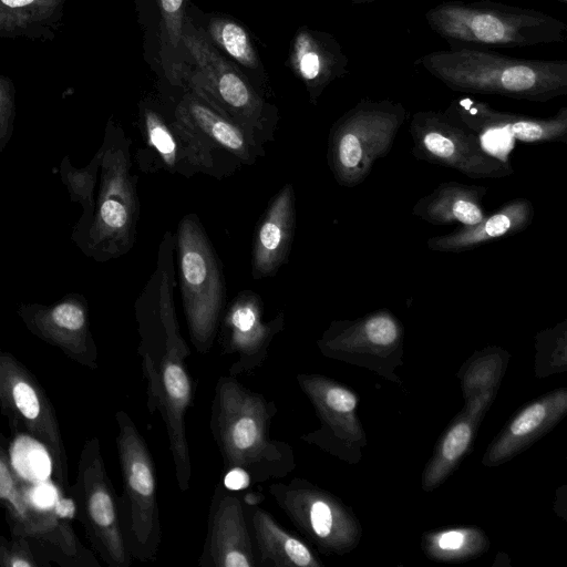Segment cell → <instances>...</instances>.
I'll list each match as a JSON object with an SVG mask.
<instances>
[{
  "label": "cell",
  "mask_w": 567,
  "mask_h": 567,
  "mask_svg": "<svg viewBox=\"0 0 567 567\" xmlns=\"http://www.w3.org/2000/svg\"><path fill=\"white\" fill-rule=\"evenodd\" d=\"M175 236L166 231L155 269L135 301V319L146 382V408L165 426L179 491L190 487L192 460L186 436V413L194 405V381L186 359L190 349L183 338L174 302Z\"/></svg>",
  "instance_id": "1"
},
{
  "label": "cell",
  "mask_w": 567,
  "mask_h": 567,
  "mask_svg": "<svg viewBox=\"0 0 567 567\" xmlns=\"http://www.w3.org/2000/svg\"><path fill=\"white\" fill-rule=\"evenodd\" d=\"M278 408L234 375L218 378L210 408L209 429L224 473L240 472L250 484L285 478L296 468L291 445L271 436Z\"/></svg>",
  "instance_id": "2"
},
{
  "label": "cell",
  "mask_w": 567,
  "mask_h": 567,
  "mask_svg": "<svg viewBox=\"0 0 567 567\" xmlns=\"http://www.w3.org/2000/svg\"><path fill=\"white\" fill-rule=\"evenodd\" d=\"M415 64L449 89L530 102L567 94V62L513 58L488 49L458 48L421 55Z\"/></svg>",
  "instance_id": "3"
},
{
  "label": "cell",
  "mask_w": 567,
  "mask_h": 567,
  "mask_svg": "<svg viewBox=\"0 0 567 567\" xmlns=\"http://www.w3.org/2000/svg\"><path fill=\"white\" fill-rule=\"evenodd\" d=\"M425 20L452 48H524L561 43L567 35L558 18L489 0L442 2L427 10Z\"/></svg>",
  "instance_id": "4"
},
{
  "label": "cell",
  "mask_w": 567,
  "mask_h": 567,
  "mask_svg": "<svg viewBox=\"0 0 567 567\" xmlns=\"http://www.w3.org/2000/svg\"><path fill=\"white\" fill-rule=\"evenodd\" d=\"M131 145L122 127L110 120L100 146L94 215L85 237L76 246L97 262L126 255L136 241L141 204Z\"/></svg>",
  "instance_id": "5"
},
{
  "label": "cell",
  "mask_w": 567,
  "mask_h": 567,
  "mask_svg": "<svg viewBox=\"0 0 567 567\" xmlns=\"http://www.w3.org/2000/svg\"><path fill=\"white\" fill-rule=\"evenodd\" d=\"M178 281L192 344L199 354L210 351L226 300L223 266L199 217L185 215L175 234Z\"/></svg>",
  "instance_id": "6"
},
{
  "label": "cell",
  "mask_w": 567,
  "mask_h": 567,
  "mask_svg": "<svg viewBox=\"0 0 567 567\" xmlns=\"http://www.w3.org/2000/svg\"><path fill=\"white\" fill-rule=\"evenodd\" d=\"M115 421L118 429L115 443L123 482L118 509L125 545L133 559L154 561L162 543L155 463L147 442L130 414L118 410Z\"/></svg>",
  "instance_id": "7"
},
{
  "label": "cell",
  "mask_w": 567,
  "mask_h": 567,
  "mask_svg": "<svg viewBox=\"0 0 567 567\" xmlns=\"http://www.w3.org/2000/svg\"><path fill=\"white\" fill-rule=\"evenodd\" d=\"M406 116L404 105L389 99H361L341 115L331 126L327 151L336 182L350 188L363 183L391 151Z\"/></svg>",
  "instance_id": "8"
},
{
  "label": "cell",
  "mask_w": 567,
  "mask_h": 567,
  "mask_svg": "<svg viewBox=\"0 0 567 567\" xmlns=\"http://www.w3.org/2000/svg\"><path fill=\"white\" fill-rule=\"evenodd\" d=\"M182 43L196 68L190 78L192 91L261 145L272 141L275 120L261 97L186 17Z\"/></svg>",
  "instance_id": "9"
},
{
  "label": "cell",
  "mask_w": 567,
  "mask_h": 567,
  "mask_svg": "<svg viewBox=\"0 0 567 567\" xmlns=\"http://www.w3.org/2000/svg\"><path fill=\"white\" fill-rule=\"evenodd\" d=\"M70 493L100 558L110 567H130L133 558L122 533L118 496L107 475L97 436L86 440L82 447Z\"/></svg>",
  "instance_id": "10"
},
{
  "label": "cell",
  "mask_w": 567,
  "mask_h": 567,
  "mask_svg": "<svg viewBox=\"0 0 567 567\" xmlns=\"http://www.w3.org/2000/svg\"><path fill=\"white\" fill-rule=\"evenodd\" d=\"M141 130L144 147L136 150L135 158L143 173L164 171L186 178L196 174L223 178L240 166L213 151L174 114L167 120L156 109L145 105Z\"/></svg>",
  "instance_id": "11"
},
{
  "label": "cell",
  "mask_w": 567,
  "mask_h": 567,
  "mask_svg": "<svg viewBox=\"0 0 567 567\" xmlns=\"http://www.w3.org/2000/svg\"><path fill=\"white\" fill-rule=\"evenodd\" d=\"M409 132L412 154L417 159L456 169L474 179L514 174L509 162L489 154L475 132L445 111L415 112Z\"/></svg>",
  "instance_id": "12"
},
{
  "label": "cell",
  "mask_w": 567,
  "mask_h": 567,
  "mask_svg": "<svg viewBox=\"0 0 567 567\" xmlns=\"http://www.w3.org/2000/svg\"><path fill=\"white\" fill-rule=\"evenodd\" d=\"M0 406L12 429L41 442L53 462L56 481L70 492L68 460L56 414L44 389L12 353L0 348Z\"/></svg>",
  "instance_id": "13"
},
{
  "label": "cell",
  "mask_w": 567,
  "mask_h": 567,
  "mask_svg": "<svg viewBox=\"0 0 567 567\" xmlns=\"http://www.w3.org/2000/svg\"><path fill=\"white\" fill-rule=\"evenodd\" d=\"M268 492L292 525L319 550L343 553L352 544L351 517L330 493L301 477L271 483Z\"/></svg>",
  "instance_id": "14"
},
{
  "label": "cell",
  "mask_w": 567,
  "mask_h": 567,
  "mask_svg": "<svg viewBox=\"0 0 567 567\" xmlns=\"http://www.w3.org/2000/svg\"><path fill=\"white\" fill-rule=\"evenodd\" d=\"M261 297L243 290L225 307L219 322V343L223 354L236 355L228 372L237 377L252 373L268 357L274 338L284 330L285 315L278 312L265 321Z\"/></svg>",
  "instance_id": "15"
},
{
  "label": "cell",
  "mask_w": 567,
  "mask_h": 567,
  "mask_svg": "<svg viewBox=\"0 0 567 567\" xmlns=\"http://www.w3.org/2000/svg\"><path fill=\"white\" fill-rule=\"evenodd\" d=\"M17 315L33 336L79 364L97 369V347L90 329L89 302L83 295L68 293L52 305L20 303Z\"/></svg>",
  "instance_id": "16"
},
{
  "label": "cell",
  "mask_w": 567,
  "mask_h": 567,
  "mask_svg": "<svg viewBox=\"0 0 567 567\" xmlns=\"http://www.w3.org/2000/svg\"><path fill=\"white\" fill-rule=\"evenodd\" d=\"M200 567H256L245 501L223 482L215 486L207 518Z\"/></svg>",
  "instance_id": "17"
},
{
  "label": "cell",
  "mask_w": 567,
  "mask_h": 567,
  "mask_svg": "<svg viewBox=\"0 0 567 567\" xmlns=\"http://www.w3.org/2000/svg\"><path fill=\"white\" fill-rule=\"evenodd\" d=\"M484 141L487 137L513 138L524 143L566 141L567 107L549 117H533L494 110L472 97L453 100L445 110Z\"/></svg>",
  "instance_id": "18"
},
{
  "label": "cell",
  "mask_w": 567,
  "mask_h": 567,
  "mask_svg": "<svg viewBox=\"0 0 567 567\" xmlns=\"http://www.w3.org/2000/svg\"><path fill=\"white\" fill-rule=\"evenodd\" d=\"M301 391L312 403L321 427L305 433L300 440L347 458L348 447L354 439L357 396L338 382L316 373H299L296 377Z\"/></svg>",
  "instance_id": "19"
},
{
  "label": "cell",
  "mask_w": 567,
  "mask_h": 567,
  "mask_svg": "<svg viewBox=\"0 0 567 567\" xmlns=\"http://www.w3.org/2000/svg\"><path fill=\"white\" fill-rule=\"evenodd\" d=\"M0 506L6 512L12 536H22L58 547L76 556L79 545L71 526L61 525L34 507L28 498L9 455L0 445Z\"/></svg>",
  "instance_id": "20"
},
{
  "label": "cell",
  "mask_w": 567,
  "mask_h": 567,
  "mask_svg": "<svg viewBox=\"0 0 567 567\" xmlns=\"http://www.w3.org/2000/svg\"><path fill=\"white\" fill-rule=\"evenodd\" d=\"M173 114L213 151L240 165L265 156L264 145L193 91L182 96Z\"/></svg>",
  "instance_id": "21"
},
{
  "label": "cell",
  "mask_w": 567,
  "mask_h": 567,
  "mask_svg": "<svg viewBox=\"0 0 567 567\" xmlns=\"http://www.w3.org/2000/svg\"><path fill=\"white\" fill-rule=\"evenodd\" d=\"M296 220L295 189L287 183L269 200L255 230L250 260L255 280L274 277L287 262Z\"/></svg>",
  "instance_id": "22"
},
{
  "label": "cell",
  "mask_w": 567,
  "mask_h": 567,
  "mask_svg": "<svg viewBox=\"0 0 567 567\" xmlns=\"http://www.w3.org/2000/svg\"><path fill=\"white\" fill-rule=\"evenodd\" d=\"M402 326L388 309H380L355 320L333 321L317 341L322 354L348 359L359 349L382 351L398 348Z\"/></svg>",
  "instance_id": "23"
},
{
  "label": "cell",
  "mask_w": 567,
  "mask_h": 567,
  "mask_svg": "<svg viewBox=\"0 0 567 567\" xmlns=\"http://www.w3.org/2000/svg\"><path fill=\"white\" fill-rule=\"evenodd\" d=\"M290 62L313 103L332 81L348 72V58L337 40L308 29H301L293 38Z\"/></svg>",
  "instance_id": "24"
},
{
  "label": "cell",
  "mask_w": 567,
  "mask_h": 567,
  "mask_svg": "<svg viewBox=\"0 0 567 567\" xmlns=\"http://www.w3.org/2000/svg\"><path fill=\"white\" fill-rule=\"evenodd\" d=\"M535 217V208L527 198H515L485 216L480 223L462 226L454 231L427 239L429 249L439 252H461L486 243L509 237L525 230Z\"/></svg>",
  "instance_id": "25"
},
{
  "label": "cell",
  "mask_w": 567,
  "mask_h": 567,
  "mask_svg": "<svg viewBox=\"0 0 567 567\" xmlns=\"http://www.w3.org/2000/svg\"><path fill=\"white\" fill-rule=\"evenodd\" d=\"M247 509L256 567H319L321 561L298 536L280 525L266 509L250 504Z\"/></svg>",
  "instance_id": "26"
},
{
  "label": "cell",
  "mask_w": 567,
  "mask_h": 567,
  "mask_svg": "<svg viewBox=\"0 0 567 567\" xmlns=\"http://www.w3.org/2000/svg\"><path fill=\"white\" fill-rule=\"evenodd\" d=\"M486 193L484 186L443 182L421 197L413 205L412 213L434 226L475 225L485 217L482 200Z\"/></svg>",
  "instance_id": "27"
},
{
  "label": "cell",
  "mask_w": 567,
  "mask_h": 567,
  "mask_svg": "<svg viewBox=\"0 0 567 567\" xmlns=\"http://www.w3.org/2000/svg\"><path fill=\"white\" fill-rule=\"evenodd\" d=\"M567 394L556 391L525 408L491 447L485 464H498L546 433L565 413Z\"/></svg>",
  "instance_id": "28"
},
{
  "label": "cell",
  "mask_w": 567,
  "mask_h": 567,
  "mask_svg": "<svg viewBox=\"0 0 567 567\" xmlns=\"http://www.w3.org/2000/svg\"><path fill=\"white\" fill-rule=\"evenodd\" d=\"M69 0H0V38L52 39Z\"/></svg>",
  "instance_id": "29"
},
{
  "label": "cell",
  "mask_w": 567,
  "mask_h": 567,
  "mask_svg": "<svg viewBox=\"0 0 567 567\" xmlns=\"http://www.w3.org/2000/svg\"><path fill=\"white\" fill-rule=\"evenodd\" d=\"M489 392H485L474 402L467 413L462 416L446 433L423 477V488L430 489L440 484L453 470L470 446L478 419L487 401Z\"/></svg>",
  "instance_id": "30"
},
{
  "label": "cell",
  "mask_w": 567,
  "mask_h": 567,
  "mask_svg": "<svg viewBox=\"0 0 567 567\" xmlns=\"http://www.w3.org/2000/svg\"><path fill=\"white\" fill-rule=\"evenodd\" d=\"M101 148L84 167H75L65 156L60 164L61 181L70 199L82 207V214L73 227L71 240L78 246L86 235L95 209V197L101 166Z\"/></svg>",
  "instance_id": "31"
},
{
  "label": "cell",
  "mask_w": 567,
  "mask_h": 567,
  "mask_svg": "<svg viewBox=\"0 0 567 567\" xmlns=\"http://www.w3.org/2000/svg\"><path fill=\"white\" fill-rule=\"evenodd\" d=\"M212 41L246 68L258 66L254 43L244 27L227 18H213L207 27Z\"/></svg>",
  "instance_id": "32"
},
{
  "label": "cell",
  "mask_w": 567,
  "mask_h": 567,
  "mask_svg": "<svg viewBox=\"0 0 567 567\" xmlns=\"http://www.w3.org/2000/svg\"><path fill=\"white\" fill-rule=\"evenodd\" d=\"M478 533L472 530L452 529L435 536L433 550L435 556L443 558H456L470 555L476 550Z\"/></svg>",
  "instance_id": "33"
},
{
  "label": "cell",
  "mask_w": 567,
  "mask_h": 567,
  "mask_svg": "<svg viewBox=\"0 0 567 567\" xmlns=\"http://www.w3.org/2000/svg\"><path fill=\"white\" fill-rule=\"evenodd\" d=\"M16 120V89L12 81L0 71V155L9 144Z\"/></svg>",
  "instance_id": "34"
},
{
  "label": "cell",
  "mask_w": 567,
  "mask_h": 567,
  "mask_svg": "<svg viewBox=\"0 0 567 567\" xmlns=\"http://www.w3.org/2000/svg\"><path fill=\"white\" fill-rule=\"evenodd\" d=\"M186 2L187 0H157L164 38L173 48L182 42Z\"/></svg>",
  "instance_id": "35"
},
{
  "label": "cell",
  "mask_w": 567,
  "mask_h": 567,
  "mask_svg": "<svg viewBox=\"0 0 567 567\" xmlns=\"http://www.w3.org/2000/svg\"><path fill=\"white\" fill-rule=\"evenodd\" d=\"M37 563L28 538L13 536L8 539L0 535V566L2 567H35Z\"/></svg>",
  "instance_id": "36"
},
{
  "label": "cell",
  "mask_w": 567,
  "mask_h": 567,
  "mask_svg": "<svg viewBox=\"0 0 567 567\" xmlns=\"http://www.w3.org/2000/svg\"><path fill=\"white\" fill-rule=\"evenodd\" d=\"M349 1H351L353 3H368V2H373L375 0H349Z\"/></svg>",
  "instance_id": "37"
},
{
  "label": "cell",
  "mask_w": 567,
  "mask_h": 567,
  "mask_svg": "<svg viewBox=\"0 0 567 567\" xmlns=\"http://www.w3.org/2000/svg\"><path fill=\"white\" fill-rule=\"evenodd\" d=\"M556 1H559V2H563V3L567 2V0H556Z\"/></svg>",
  "instance_id": "38"
}]
</instances>
